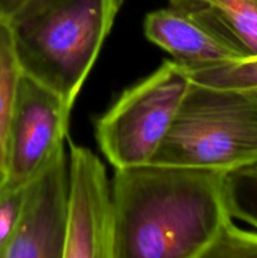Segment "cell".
Returning <instances> with one entry per match:
<instances>
[{
  "instance_id": "10",
  "label": "cell",
  "mask_w": 257,
  "mask_h": 258,
  "mask_svg": "<svg viewBox=\"0 0 257 258\" xmlns=\"http://www.w3.org/2000/svg\"><path fill=\"white\" fill-rule=\"evenodd\" d=\"M22 70L8 20H0V186L8 178V139Z\"/></svg>"
},
{
  "instance_id": "1",
  "label": "cell",
  "mask_w": 257,
  "mask_h": 258,
  "mask_svg": "<svg viewBox=\"0 0 257 258\" xmlns=\"http://www.w3.org/2000/svg\"><path fill=\"white\" fill-rule=\"evenodd\" d=\"M226 174L154 163L115 169L113 258H202L232 218Z\"/></svg>"
},
{
  "instance_id": "4",
  "label": "cell",
  "mask_w": 257,
  "mask_h": 258,
  "mask_svg": "<svg viewBox=\"0 0 257 258\" xmlns=\"http://www.w3.org/2000/svg\"><path fill=\"white\" fill-rule=\"evenodd\" d=\"M190 78L175 60L123 91L96 120L101 151L115 169L150 164L173 126Z\"/></svg>"
},
{
  "instance_id": "12",
  "label": "cell",
  "mask_w": 257,
  "mask_h": 258,
  "mask_svg": "<svg viewBox=\"0 0 257 258\" xmlns=\"http://www.w3.org/2000/svg\"><path fill=\"white\" fill-rule=\"evenodd\" d=\"M191 82L212 87L256 88L257 55L211 67L186 71Z\"/></svg>"
},
{
  "instance_id": "11",
  "label": "cell",
  "mask_w": 257,
  "mask_h": 258,
  "mask_svg": "<svg viewBox=\"0 0 257 258\" xmlns=\"http://www.w3.org/2000/svg\"><path fill=\"white\" fill-rule=\"evenodd\" d=\"M224 202L232 218L257 231V163L226 174Z\"/></svg>"
},
{
  "instance_id": "13",
  "label": "cell",
  "mask_w": 257,
  "mask_h": 258,
  "mask_svg": "<svg viewBox=\"0 0 257 258\" xmlns=\"http://www.w3.org/2000/svg\"><path fill=\"white\" fill-rule=\"evenodd\" d=\"M202 258H257V231L239 228L228 218Z\"/></svg>"
},
{
  "instance_id": "6",
  "label": "cell",
  "mask_w": 257,
  "mask_h": 258,
  "mask_svg": "<svg viewBox=\"0 0 257 258\" xmlns=\"http://www.w3.org/2000/svg\"><path fill=\"white\" fill-rule=\"evenodd\" d=\"M68 227L65 258H113L115 208L105 165L70 141Z\"/></svg>"
},
{
  "instance_id": "5",
  "label": "cell",
  "mask_w": 257,
  "mask_h": 258,
  "mask_svg": "<svg viewBox=\"0 0 257 258\" xmlns=\"http://www.w3.org/2000/svg\"><path fill=\"white\" fill-rule=\"evenodd\" d=\"M70 115L57 93L22 72L8 139L7 185L25 186L65 148Z\"/></svg>"
},
{
  "instance_id": "7",
  "label": "cell",
  "mask_w": 257,
  "mask_h": 258,
  "mask_svg": "<svg viewBox=\"0 0 257 258\" xmlns=\"http://www.w3.org/2000/svg\"><path fill=\"white\" fill-rule=\"evenodd\" d=\"M70 170L65 148L25 186L17 231L2 258H65Z\"/></svg>"
},
{
  "instance_id": "14",
  "label": "cell",
  "mask_w": 257,
  "mask_h": 258,
  "mask_svg": "<svg viewBox=\"0 0 257 258\" xmlns=\"http://www.w3.org/2000/svg\"><path fill=\"white\" fill-rule=\"evenodd\" d=\"M27 186V185H25ZM25 186H0V258L12 241L22 213Z\"/></svg>"
},
{
  "instance_id": "15",
  "label": "cell",
  "mask_w": 257,
  "mask_h": 258,
  "mask_svg": "<svg viewBox=\"0 0 257 258\" xmlns=\"http://www.w3.org/2000/svg\"><path fill=\"white\" fill-rule=\"evenodd\" d=\"M28 0H0V20H9Z\"/></svg>"
},
{
  "instance_id": "2",
  "label": "cell",
  "mask_w": 257,
  "mask_h": 258,
  "mask_svg": "<svg viewBox=\"0 0 257 258\" xmlns=\"http://www.w3.org/2000/svg\"><path fill=\"white\" fill-rule=\"evenodd\" d=\"M123 0H28L8 22L20 70L72 111Z\"/></svg>"
},
{
  "instance_id": "9",
  "label": "cell",
  "mask_w": 257,
  "mask_h": 258,
  "mask_svg": "<svg viewBox=\"0 0 257 258\" xmlns=\"http://www.w3.org/2000/svg\"><path fill=\"white\" fill-rule=\"evenodd\" d=\"M243 58L257 55V0H169Z\"/></svg>"
},
{
  "instance_id": "8",
  "label": "cell",
  "mask_w": 257,
  "mask_h": 258,
  "mask_svg": "<svg viewBox=\"0 0 257 258\" xmlns=\"http://www.w3.org/2000/svg\"><path fill=\"white\" fill-rule=\"evenodd\" d=\"M144 33L186 71L243 59L194 18L173 7L149 13Z\"/></svg>"
},
{
  "instance_id": "3",
  "label": "cell",
  "mask_w": 257,
  "mask_h": 258,
  "mask_svg": "<svg viewBox=\"0 0 257 258\" xmlns=\"http://www.w3.org/2000/svg\"><path fill=\"white\" fill-rule=\"evenodd\" d=\"M228 173L257 163V90L190 82L151 161Z\"/></svg>"
}]
</instances>
